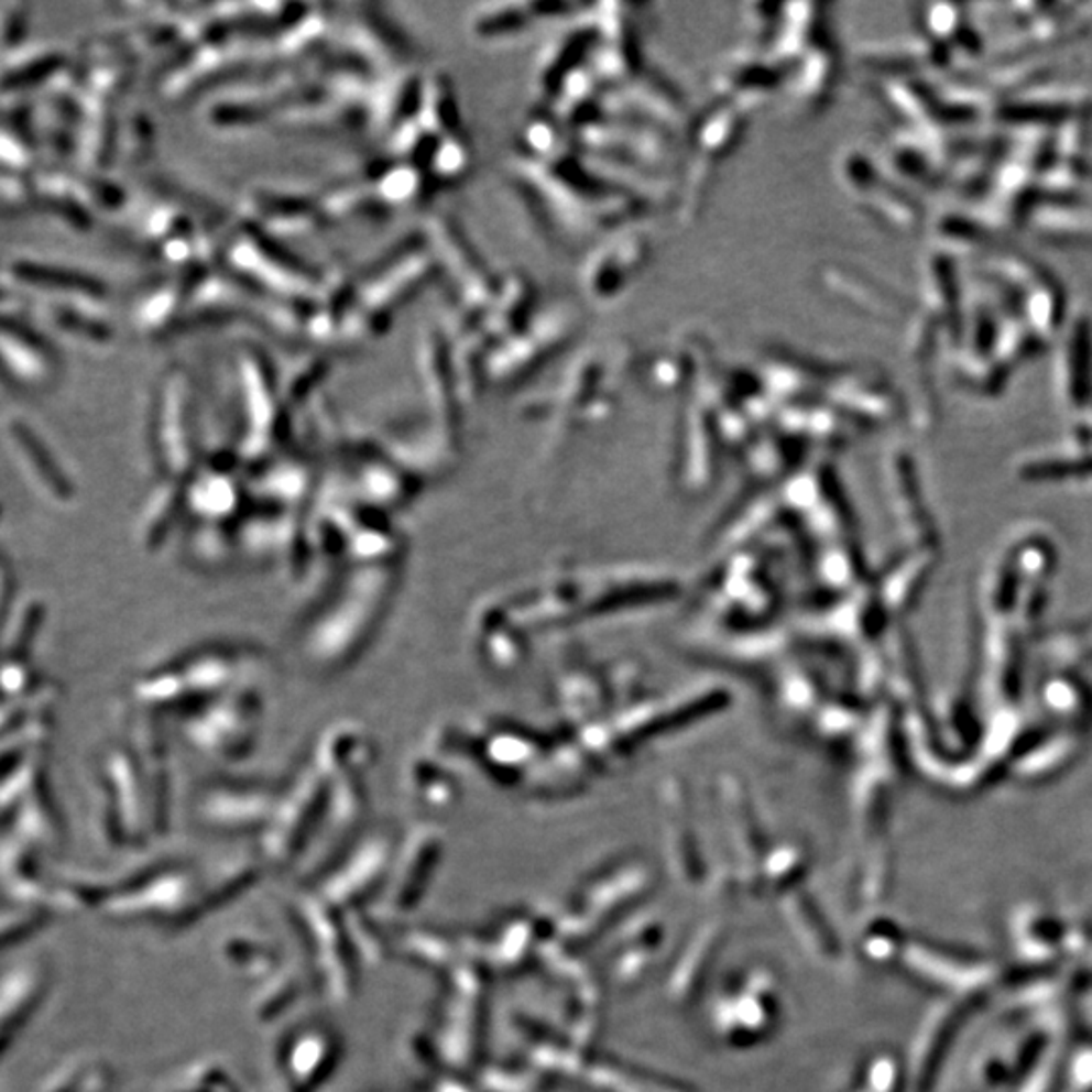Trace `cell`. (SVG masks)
<instances>
[{
	"mask_svg": "<svg viewBox=\"0 0 1092 1092\" xmlns=\"http://www.w3.org/2000/svg\"><path fill=\"white\" fill-rule=\"evenodd\" d=\"M975 261L978 277L997 294V304L1016 316L1044 350L1055 347L1070 316L1058 275L1016 249L995 248Z\"/></svg>",
	"mask_w": 1092,
	"mask_h": 1092,
	"instance_id": "1",
	"label": "cell"
},
{
	"mask_svg": "<svg viewBox=\"0 0 1092 1092\" xmlns=\"http://www.w3.org/2000/svg\"><path fill=\"white\" fill-rule=\"evenodd\" d=\"M1091 118L1092 87L1052 79L1034 84L1004 98L995 112V120L1006 128L1042 130L1077 120L1091 122Z\"/></svg>",
	"mask_w": 1092,
	"mask_h": 1092,
	"instance_id": "2",
	"label": "cell"
},
{
	"mask_svg": "<svg viewBox=\"0 0 1092 1092\" xmlns=\"http://www.w3.org/2000/svg\"><path fill=\"white\" fill-rule=\"evenodd\" d=\"M1056 385L1070 407L1092 403V316L1079 310L1068 316L1055 347Z\"/></svg>",
	"mask_w": 1092,
	"mask_h": 1092,
	"instance_id": "3",
	"label": "cell"
},
{
	"mask_svg": "<svg viewBox=\"0 0 1092 1092\" xmlns=\"http://www.w3.org/2000/svg\"><path fill=\"white\" fill-rule=\"evenodd\" d=\"M919 96L939 128L981 124L987 116L995 118L1000 106V100L973 74L927 81Z\"/></svg>",
	"mask_w": 1092,
	"mask_h": 1092,
	"instance_id": "4",
	"label": "cell"
},
{
	"mask_svg": "<svg viewBox=\"0 0 1092 1092\" xmlns=\"http://www.w3.org/2000/svg\"><path fill=\"white\" fill-rule=\"evenodd\" d=\"M1024 227L1046 245L1092 249V205H1040Z\"/></svg>",
	"mask_w": 1092,
	"mask_h": 1092,
	"instance_id": "5",
	"label": "cell"
},
{
	"mask_svg": "<svg viewBox=\"0 0 1092 1092\" xmlns=\"http://www.w3.org/2000/svg\"><path fill=\"white\" fill-rule=\"evenodd\" d=\"M55 352L31 326L0 316V371L19 376L51 373Z\"/></svg>",
	"mask_w": 1092,
	"mask_h": 1092,
	"instance_id": "6",
	"label": "cell"
},
{
	"mask_svg": "<svg viewBox=\"0 0 1092 1092\" xmlns=\"http://www.w3.org/2000/svg\"><path fill=\"white\" fill-rule=\"evenodd\" d=\"M13 277L21 284L41 290H51L59 294H84V296H98L101 294V284L86 273L75 272L63 265L45 263V261H19L14 263Z\"/></svg>",
	"mask_w": 1092,
	"mask_h": 1092,
	"instance_id": "7",
	"label": "cell"
},
{
	"mask_svg": "<svg viewBox=\"0 0 1092 1092\" xmlns=\"http://www.w3.org/2000/svg\"><path fill=\"white\" fill-rule=\"evenodd\" d=\"M62 53L57 51H37L17 57L13 63H7L0 72V91H14L31 87L57 74L63 67Z\"/></svg>",
	"mask_w": 1092,
	"mask_h": 1092,
	"instance_id": "8",
	"label": "cell"
},
{
	"mask_svg": "<svg viewBox=\"0 0 1092 1092\" xmlns=\"http://www.w3.org/2000/svg\"><path fill=\"white\" fill-rule=\"evenodd\" d=\"M29 13L25 7H7L0 19V43L4 47H14L26 37Z\"/></svg>",
	"mask_w": 1092,
	"mask_h": 1092,
	"instance_id": "9",
	"label": "cell"
}]
</instances>
